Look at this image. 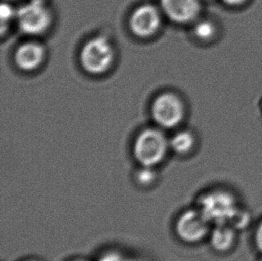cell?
Here are the masks:
<instances>
[{
	"mask_svg": "<svg viewBox=\"0 0 262 261\" xmlns=\"http://www.w3.org/2000/svg\"><path fill=\"white\" fill-rule=\"evenodd\" d=\"M7 1H13V0H7Z\"/></svg>",
	"mask_w": 262,
	"mask_h": 261,
	"instance_id": "20",
	"label": "cell"
},
{
	"mask_svg": "<svg viewBox=\"0 0 262 261\" xmlns=\"http://www.w3.org/2000/svg\"><path fill=\"white\" fill-rule=\"evenodd\" d=\"M170 149L169 141L159 129H146L135 139L133 155L139 166L156 167L163 162Z\"/></svg>",
	"mask_w": 262,
	"mask_h": 261,
	"instance_id": "2",
	"label": "cell"
},
{
	"mask_svg": "<svg viewBox=\"0 0 262 261\" xmlns=\"http://www.w3.org/2000/svg\"><path fill=\"white\" fill-rule=\"evenodd\" d=\"M32 1H37V2H40V3H45L47 0H32Z\"/></svg>",
	"mask_w": 262,
	"mask_h": 261,
	"instance_id": "17",
	"label": "cell"
},
{
	"mask_svg": "<svg viewBox=\"0 0 262 261\" xmlns=\"http://www.w3.org/2000/svg\"><path fill=\"white\" fill-rule=\"evenodd\" d=\"M259 261H262V258H260V259H259Z\"/></svg>",
	"mask_w": 262,
	"mask_h": 261,
	"instance_id": "21",
	"label": "cell"
},
{
	"mask_svg": "<svg viewBox=\"0 0 262 261\" xmlns=\"http://www.w3.org/2000/svg\"><path fill=\"white\" fill-rule=\"evenodd\" d=\"M212 226L198 208H190L178 215L174 233L184 244H197L209 238Z\"/></svg>",
	"mask_w": 262,
	"mask_h": 261,
	"instance_id": "4",
	"label": "cell"
},
{
	"mask_svg": "<svg viewBox=\"0 0 262 261\" xmlns=\"http://www.w3.org/2000/svg\"><path fill=\"white\" fill-rule=\"evenodd\" d=\"M18 26L28 35H40L49 29L52 16L45 3L31 0L20 7L16 14Z\"/></svg>",
	"mask_w": 262,
	"mask_h": 261,
	"instance_id": "6",
	"label": "cell"
},
{
	"mask_svg": "<svg viewBox=\"0 0 262 261\" xmlns=\"http://www.w3.org/2000/svg\"><path fill=\"white\" fill-rule=\"evenodd\" d=\"M254 242L257 249L262 253V221L257 226L254 233Z\"/></svg>",
	"mask_w": 262,
	"mask_h": 261,
	"instance_id": "16",
	"label": "cell"
},
{
	"mask_svg": "<svg viewBox=\"0 0 262 261\" xmlns=\"http://www.w3.org/2000/svg\"><path fill=\"white\" fill-rule=\"evenodd\" d=\"M192 33L199 41L202 43H212L220 35V27L217 21L211 18H199L192 24Z\"/></svg>",
	"mask_w": 262,
	"mask_h": 261,
	"instance_id": "11",
	"label": "cell"
},
{
	"mask_svg": "<svg viewBox=\"0 0 262 261\" xmlns=\"http://www.w3.org/2000/svg\"><path fill=\"white\" fill-rule=\"evenodd\" d=\"M225 7L232 9H239L246 7L251 0H219Z\"/></svg>",
	"mask_w": 262,
	"mask_h": 261,
	"instance_id": "15",
	"label": "cell"
},
{
	"mask_svg": "<svg viewBox=\"0 0 262 261\" xmlns=\"http://www.w3.org/2000/svg\"><path fill=\"white\" fill-rule=\"evenodd\" d=\"M45 56L46 50L41 44L25 42L18 47L14 54V61L21 70L32 72L41 66Z\"/></svg>",
	"mask_w": 262,
	"mask_h": 261,
	"instance_id": "9",
	"label": "cell"
},
{
	"mask_svg": "<svg viewBox=\"0 0 262 261\" xmlns=\"http://www.w3.org/2000/svg\"><path fill=\"white\" fill-rule=\"evenodd\" d=\"M25 261H40V260H38V259H35V258H30V259H27V260H25Z\"/></svg>",
	"mask_w": 262,
	"mask_h": 261,
	"instance_id": "18",
	"label": "cell"
},
{
	"mask_svg": "<svg viewBox=\"0 0 262 261\" xmlns=\"http://www.w3.org/2000/svg\"><path fill=\"white\" fill-rule=\"evenodd\" d=\"M73 261H87V260H84V259H75V260H73Z\"/></svg>",
	"mask_w": 262,
	"mask_h": 261,
	"instance_id": "19",
	"label": "cell"
},
{
	"mask_svg": "<svg viewBox=\"0 0 262 261\" xmlns=\"http://www.w3.org/2000/svg\"><path fill=\"white\" fill-rule=\"evenodd\" d=\"M160 5L167 17L180 25H192L202 13V0H160Z\"/></svg>",
	"mask_w": 262,
	"mask_h": 261,
	"instance_id": "8",
	"label": "cell"
},
{
	"mask_svg": "<svg viewBox=\"0 0 262 261\" xmlns=\"http://www.w3.org/2000/svg\"><path fill=\"white\" fill-rule=\"evenodd\" d=\"M156 167L140 166L134 173V181L138 187L142 189H149L158 183L159 175Z\"/></svg>",
	"mask_w": 262,
	"mask_h": 261,
	"instance_id": "13",
	"label": "cell"
},
{
	"mask_svg": "<svg viewBox=\"0 0 262 261\" xmlns=\"http://www.w3.org/2000/svg\"><path fill=\"white\" fill-rule=\"evenodd\" d=\"M115 53L112 44L105 37L98 36L82 46L80 52V62L89 74H104L113 64Z\"/></svg>",
	"mask_w": 262,
	"mask_h": 261,
	"instance_id": "3",
	"label": "cell"
},
{
	"mask_svg": "<svg viewBox=\"0 0 262 261\" xmlns=\"http://www.w3.org/2000/svg\"><path fill=\"white\" fill-rule=\"evenodd\" d=\"M0 14H1V30H2V33H4L8 24L11 21H13L14 18H16L17 11L14 10V7H12L10 4L3 3L1 6Z\"/></svg>",
	"mask_w": 262,
	"mask_h": 261,
	"instance_id": "14",
	"label": "cell"
},
{
	"mask_svg": "<svg viewBox=\"0 0 262 261\" xmlns=\"http://www.w3.org/2000/svg\"><path fill=\"white\" fill-rule=\"evenodd\" d=\"M236 231L230 224L213 226L209 235L213 250L220 253L231 251L236 244Z\"/></svg>",
	"mask_w": 262,
	"mask_h": 261,
	"instance_id": "10",
	"label": "cell"
},
{
	"mask_svg": "<svg viewBox=\"0 0 262 261\" xmlns=\"http://www.w3.org/2000/svg\"><path fill=\"white\" fill-rule=\"evenodd\" d=\"M196 208L212 226L231 224L241 210L235 195L222 189L211 190L201 195Z\"/></svg>",
	"mask_w": 262,
	"mask_h": 261,
	"instance_id": "1",
	"label": "cell"
},
{
	"mask_svg": "<svg viewBox=\"0 0 262 261\" xmlns=\"http://www.w3.org/2000/svg\"><path fill=\"white\" fill-rule=\"evenodd\" d=\"M151 116L159 126L164 129L177 127L185 116L183 100L174 93L165 92L157 97L151 105Z\"/></svg>",
	"mask_w": 262,
	"mask_h": 261,
	"instance_id": "5",
	"label": "cell"
},
{
	"mask_svg": "<svg viewBox=\"0 0 262 261\" xmlns=\"http://www.w3.org/2000/svg\"><path fill=\"white\" fill-rule=\"evenodd\" d=\"M170 149L174 154L185 157L193 151L196 145L194 134L189 130H180L174 134L169 141Z\"/></svg>",
	"mask_w": 262,
	"mask_h": 261,
	"instance_id": "12",
	"label": "cell"
},
{
	"mask_svg": "<svg viewBox=\"0 0 262 261\" xmlns=\"http://www.w3.org/2000/svg\"><path fill=\"white\" fill-rule=\"evenodd\" d=\"M161 25V14L152 5H142L137 7L130 16L131 32L140 38H149L156 33Z\"/></svg>",
	"mask_w": 262,
	"mask_h": 261,
	"instance_id": "7",
	"label": "cell"
}]
</instances>
